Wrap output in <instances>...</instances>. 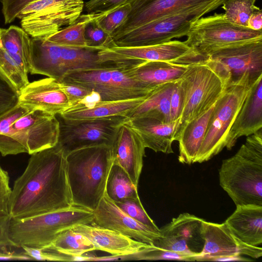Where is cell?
<instances>
[{"label":"cell","mask_w":262,"mask_h":262,"mask_svg":"<svg viewBox=\"0 0 262 262\" xmlns=\"http://www.w3.org/2000/svg\"><path fill=\"white\" fill-rule=\"evenodd\" d=\"M178 81L183 94V107L174 141L186 124L216 102L226 88L223 81L203 60L190 63Z\"/></svg>","instance_id":"cell-6"},{"label":"cell","mask_w":262,"mask_h":262,"mask_svg":"<svg viewBox=\"0 0 262 262\" xmlns=\"http://www.w3.org/2000/svg\"><path fill=\"white\" fill-rule=\"evenodd\" d=\"M71 228L88 238L97 250L111 255H124L136 253L149 245L93 224H79Z\"/></svg>","instance_id":"cell-21"},{"label":"cell","mask_w":262,"mask_h":262,"mask_svg":"<svg viewBox=\"0 0 262 262\" xmlns=\"http://www.w3.org/2000/svg\"><path fill=\"white\" fill-rule=\"evenodd\" d=\"M59 123L56 116L39 110H31L17 119L8 133L0 136L2 156L32 155L57 144Z\"/></svg>","instance_id":"cell-5"},{"label":"cell","mask_w":262,"mask_h":262,"mask_svg":"<svg viewBox=\"0 0 262 262\" xmlns=\"http://www.w3.org/2000/svg\"><path fill=\"white\" fill-rule=\"evenodd\" d=\"M60 47L64 75L75 71L124 67L121 62L108 59L105 49Z\"/></svg>","instance_id":"cell-28"},{"label":"cell","mask_w":262,"mask_h":262,"mask_svg":"<svg viewBox=\"0 0 262 262\" xmlns=\"http://www.w3.org/2000/svg\"><path fill=\"white\" fill-rule=\"evenodd\" d=\"M130 0H90L84 8L88 13H104L126 3Z\"/></svg>","instance_id":"cell-45"},{"label":"cell","mask_w":262,"mask_h":262,"mask_svg":"<svg viewBox=\"0 0 262 262\" xmlns=\"http://www.w3.org/2000/svg\"><path fill=\"white\" fill-rule=\"evenodd\" d=\"M223 81L225 87L248 80L252 84L262 76V39L213 50L203 59Z\"/></svg>","instance_id":"cell-7"},{"label":"cell","mask_w":262,"mask_h":262,"mask_svg":"<svg viewBox=\"0 0 262 262\" xmlns=\"http://www.w3.org/2000/svg\"><path fill=\"white\" fill-rule=\"evenodd\" d=\"M18 103L31 110L54 115L61 114L70 106L59 82L50 77L29 82L19 91Z\"/></svg>","instance_id":"cell-19"},{"label":"cell","mask_w":262,"mask_h":262,"mask_svg":"<svg viewBox=\"0 0 262 262\" xmlns=\"http://www.w3.org/2000/svg\"><path fill=\"white\" fill-rule=\"evenodd\" d=\"M175 82L163 84L152 90L144 98L141 103L127 115V117L130 119L149 117L164 122L172 121L170 99Z\"/></svg>","instance_id":"cell-30"},{"label":"cell","mask_w":262,"mask_h":262,"mask_svg":"<svg viewBox=\"0 0 262 262\" xmlns=\"http://www.w3.org/2000/svg\"><path fill=\"white\" fill-rule=\"evenodd\" d=\"M125 58L143 61H161L190 64L196 61L190 47L184 41L170 40L153 46L110 49Z\"/></svg>","instance_id":"cell-22"},{"label":"cell","mask_w":262,"mask_h":262,"mask_svg":"<svg viewBox=\"0 0 262 262\" xmlns=\"http://www.w3.org/2000/svg\"></svg>","instance_id":"cell-51"},{"label":"cell","mask_w":262,"mask_h":262,"mask_svg":"<svg viewBox=\"0 0 262 262\" xmlns=\"http://www.w3.org/2000/svg\"><path fill=\"white\" fill-rule=\"evenodd\" d=\"M257 0H226L222 4L224 17L236 25L248 27L249 18L257 6Z\"/></svg>","instance_id":"cell-35"},{"label":"cell","mask_w":262,"mask_h":262,"mask_svg":"<svg viewBox=\"0 0 262 262\" xmlns=\"http://www.w3.org/2000/svg\"><path fill=\"white\" fill-rule=\"evenodd\" d=\"M0 260H32L34 259L30 256L26 254L24 251L21 252H16L14 251L9 250L8 249L0 251Z\"/></svg>","instance_id":"cell-49"},{"label":"cell","mask_w":262,"mask_h":262,"mask_svg":"<svg viewBox=\"0 0 262 262\" xmlns=\"http://www.w3.org/2000/svg\"><path fill=\"white\" fill-rule=\"evenodd\" d=\"M58 82L70 106L90 100H99L97 94L83 86L63 81Z\"/></svg>","instance_id":"cell-43"},{"label":"cell","mask_w":262,"mask_h":262,"mask_svg":"<svg viewBox=\"0 0 262 262\" xmlns=\"http://www.w3.org/2000/svg\"><path fill=\"white\" fill-rule=\"evenodd\" d=\"M137 188L126 171L113 163L106 184L105 193L107 196L115 203L139 199Z\"/></svg>","instance_id":"cell-33"},{"label":"cell","mask_w":262,"mask_h":262,"mask_svg":"<svg viewBox=\"0 0 262 262\" xmlns=\"http://www.w3.org/2000/svg\"><path fill=\"white\" fill-rule=\"evenodd\" d=\"M131 67H116L75 71L61 81L83 86L94 92L101 101L140 98L149 92L132 75Z\"/></svg>","instance_id":"cell-8"},{"label":"cell","mask_w":262,"mask_h":262,"mask_svg":"<svg viewBox=\"0 0 262 262\" xmlns=\"http://www.w3.org/2000/svg\"><path fill=\"white\" fill-rule=\"evenodd\" d=\"M203 220L188 213L173 218L160 229V236L153 245L159 248L179 253L199 254L195 244L203 240L202 223ZM204 241V240H203Z\"/></svg>","instance_id":"cell-17"},{"label":"cell","mask_w":262,"mask_h":262,"mask_svg":"<svg viewBox=\"0 0 262 262\" xmlns=\"http://www.w3.org/2000/svg\"><path fill=\"white\" fill-rule=\"evenodd\" d=\"M248 28L253 30H262V11L256 7L248 21Z\"/></svg>","instance_id":"cell-50"},{"label":"cell","mask_w":262,"mask_h":262,"mask_svg":"<svg viewBox=\"0 0 262 262\" xmlns=\"http://www.w3.org/2000/svg\"><path fill=\"white\" fill-rule=\"evenodd\" d=\"M21 248L34 260L56 261H77V257L64 254L48 246L42 248L24 246Z\"/></svg>","instance_id":"cell-41"},{"label":"cell","mask_w":262,"mask_h":262,"mask_svg":"<svg viewBox=\"0 0 262 262\" xmlns=\"http://www.w3.org/2000/svg\"><path fill=\"white\" fill-rule=\"evenodd\" d=\"M35 1L37 0H2L5 23L13 21L26 6Z\"/></svg>","instance_id":"cell-44"},{"label":"cell","mask_w":262,"mask_h":262,"mask_svg":"<svg viewBox=\"0 0 262 262\" xmlns=\"http://www.w3.org/2000/svg\"><path fill=\"white\" fill-rule=\"evenodd\" d=\"M215 9L204 7L165 16L113 40L118 47H145L165 43L174 38L186 36L193 21Z\"/></svg>","instance_id":"cell-12"},{"label":"cell","mask_w":262,"mask_h":262,"mask_svg":"<svg viewBox=\"0 0 262 262\" xmlns=\"http://www.w3.org/2000/svg\"><path fill=\"white\" fill-rule=\"evenodd\" d=\"M0 71L19 92L29 82L0 42Z\"/></svg>","instance_id":"cell-38"},{"label":"cell","mask_w":262,"mask_h":262,"mask_svg":"<svg viewBox=\"0 0 262 262\" xmlns=\"http://www.w3.org/2000/svg\"><path fill=\"white\" fill-rule=\"evenodd\" d=\"M226 0H130L131 10L112 37L115 39L160 17L204 7L217 9Z\"/></svg>","instance_id":"cell-14"},{"label":"cell","mask_w":262,"mask_h":262,"mask_svg":"<svg viewBox=\"0 0 262 262\" xmlns=\"http://www.w3.org/2000/svg\"><path fill=\"white\" fill-rule=\"evenodd\" d=\"M47 246L77 258L78 256H82L85 253L97 250L88 238L74 231L72 228L62 231Z\"/></svg>","instance_id":"cell-34"},{"label":"cell","mask_w":262,"mask_h":262,"mask_svg":"<svg viewBox=\"0 0 262 262\" xmlns=\"http://www.w3.org/2000/svg\"><path fill=\"white\" fill-rule=\"evenodd\" d=\"M28 72L61 81L65 74L60 46L51 42L46 38H30Z\"/></svg>","instance_id":"cell-24"},{"label":"cell","mask_w":262,"mask_h":262,"mask_svg":"<svg viewBox=\"0 0 262 262\" xmlns=\"http://www.w3.org/2000/svg\"><path fill=\"white\" fill-rule=\"evenodd\" d=\"M18 103L11 109L0 116V136L6 135L12 124L19 117L31 111Z\"/></svg>","instance_id":"cell-46"},{"label":"cell","mask_w":262,"mask_h":262,"mask_svg":"<svg viewBox=\"0 0 262 262\" xmlns=\"http://www.w3.org/2000/svg\"><path fill=\"white\" fill-rule=\"evenodd\" d=\"M170 106L172 121L180 119L183 107V94L178 80L175 82L171 93Z\"/></svg>","instance_id":"cell-47"},{"label":"cell","mask_w":262,"mask_h":262,"mask_svg":"<svg viewBox=\"0 0 262 262\" xmlns=\"http://www.w3.org/2000/svg\"><path fill=\"white\" fill-rule=\"evenodd\" d=\"M231 233L243 243L254 246L262 243V206H236L224 222Z\"/></svg>","instance_id":"cell-26"},{"label":"cell","mask_w":262,"mask_h":262,"mask_svg":"<svg viewBox=\"0 0 262 262\" xmlns=\"http://www.w3.org/2000/svg\"><path fill=\"white\" fill-rule=\"evenodd\" d=\"M199 254H190L165 250L154 245L135 254V260H176L196 261Z\"/></svg>","instance_id":"cell-36"},{"label":"cell","mask_w":262,"mask_h":262,"mask_svg":"<svg viewBox=\"0 0 262 262\" xmlns=\"http://www.w3.org/2000/svg\"><path fill=\"white\" fill-rule=\"evenodd\" d=\"M145 97L119 101L98 100L79 103L70 106L59 115L63 119L71 121L93 119L113 116L127 117L132 110L141 103Z\"/></svg>","instance_id":"cell-25"},{"label":"cell","mask_w":262,"mask_h":262,"mask_svg":"<svg viewBox=\"0 0 262 262\" xmlns=\"http://www.w3.org/2000/svg\"><path fill=\"white\" fill-rule=\"evenodd\" d=\"M215 104L199 117L186 124L176 138V141L179 142L178 160L180 163H195Z\"/></svg>","instance_id":"cell-29"},{"label":"cell","mask_w":262,"mask_h":262,"mask_svg":"<svg viewBox=\"0 0 262 262\" xmlns=\"http://www.w3.org/2000/svg\"><path fill=\"white\" fill-rule=\"evenodd\" d=\"M130 10V4H124L110 11L101 13L96 19V22L101 29L112 36L125 20Z\"/></svg>","instance_id":"cell-39"},{"label":"cell","mask_w":262,"mask_h":262,"mask_svg":"<svg viewBox=\"0 0 262 262\" xmlns=\"http://www.w3.org/2000/svg\"><path fill=\"white\" fill-rule=\"evenodd\" d=\"M145 148L141 137L127 120L119 126L112 145L113 163L122 167L137 187Z\"/></svg>","instance_id":"cell-18"},{"label":"cell","mask_w":262,"mask_h":262,"mask_svg":"<svg viewBox=\"0 0 262 262\" xmlns=\"http://www.w3.org/2000/svg\"><path fill=\"white\" fill-rule=\"evenodd\" d=\"M115 203L129 216L160 233V229L148 215L139 198L127 199Z\"/></svg>","instance_id":"cell-40"},{"label":"cell","mask_w":262,"mask_h":262,"mask_svg":"<svg viewBox=\"0 0 262 262\" xmlns=\"http://www.w3.org/2000/svg\"><path fill=\"white\" fill-rule=\"evenodd\" d=\"M128 124L139 134L145 147L155 152L173 153L172 143L180 124V119L164 122L149 117L128 119Z\"/></svg>","instance_id":"cell-23"},{"label":"cell","mask_w":262,"mask_h":262,"mask_svg":"<svg viewBox=\"0 0 262 262\" xmlns=\"http://www.w3.org/2000/svg\"><path fill=\"white\" fill-rule=\"evenodd\" d=\"M96 19L90 21L85 26L84 38L86 47L98 49H108L116 47L112 36L97 24Z\"/></svg>","instance_id":"cell-37"},{"label":"cell","mask_w":262,"mask_h":262,"mask_svg":"<svg viewBox=\"0 0 262 262\" xmlns=\"http://www.w3.org/2000/svg\"><path fill=\"white\" fill-rule=\"evenodd\" d=\"M92 224L106 228L137 241L153 245L160 233L136 221L122 210L105 193L94 211Z\"/></svg>","instance_id":"cell-16"},{"label":"cell","mask_w":262,"mask_h":262,"mask_svg":"<svg viewBox=\"0 0 262 262\" xmlns=\"http://www.w3.org/2000/svg\"><path fill=\"white\" fill-rule=\"evenodd\" d=\"M84 5L83 0H37L26 6L17 18L31 37L47 38L72 24Z\"/></svg>","instance_id":"cell-11"},{"label":"cell","mask_w":262,"mask_h":262,"mask_svg":"<svg viewBox=\"0 0 262 262\" xmlns=\"http://www.w3.org/2000/svg\"><path fill=\"white\" fill-rule=\"evenodd\" d=\"M73 205L66 156L58 144L31 155L11 189L10 217H29Z\"/></svg>","instance_id":"cell-1"},{"label":"cell","mask_w":262,"mask_h":262,"mask_svg":"<svg viewBox=\"0 0 262 262\" xmlns=\"http://www.w3.org/2000/svg\"><path fill=\"white\" fill-rule=\"evenodd\" d=\"M202 234L204 245L196 261H220L226 257L247 256L259 258L261 247L249 245L237 239L225 223L217 224L203 220Z\"/></svg>","instance_id":"cell-15"},{"label":"cell","mask_w":262,"mask_h":262,"mask_svg":"<svg viewBox=\"0 0 262 262\" xmlns=\"http://www.w3.org/2000/svg\"><path fill=\"white\" fill-rule=\"evenodd\" d=\"M189 64L145 61L130 69L132 75L146 89L151 91L163 84L179 80Z\"/></svg>","instance_id":"cell-27"},{"label":"cell","mask_w":262,"mask_h":262,"mask_svg":"<svg viewBox=\"0 0 262 262\" xmlns=\"http://www.w3.org/2000/svg\"><path fill=\"white\" fill-rule=\"evenodd\" d=\"M262 127V76L250 88L229 132L226 148L230 150L242 136H249Z\"/></svg>","instance_id":"cell-20"},{"label":"cell","mask_w":262,"mask_h":262,"mask_svg":"<svg viewBox=\"0 0 262 262\" xmlns=\"http://www.w3.org/2000/svg\"><path fill=\"white\" fill-rule=\"evenodd\" d=\"M94 219V211L73 204L29 217L11 218L9 234L17 248H42L50 245L62 231L79 224H92Z\"/></svg>","instance_id":"cell-4"},{"label":"cell","mask_w":262,"mask_h":262,"mask_svg":"<svg viewBox=\"0 0 262 262\" xmlns=\"http://www.w3.org/2000/svg\"><path fill=\"white\" fill-rule=\"evenodd\" d=\"M73 204L94 211L103 196L113 164L112 146L81 148L66 156Z\"/></svg>","instance_id":"cell-3"},{"label":"cell","mask_w":262,"mask_h":262,"mask_svg":"<svg viewBox=\"0 0 262 262\" xmlns=\"http://www.w3.org/2000/svg\"><path fill=\"white\" fill-rule=\"evenodd\" d=\"M11 217L10 215L0 217V251L16 247L10 239L9 227Z\"/></svg>","instance_id":"cell-48"},{"label":"cell","mask_w":262,"mask_h":262,"mask_svg":"<svg viewBox=\"0 0 262 262\" xmlns=\"http://www.w3.org/2000/svg\"><path fill=\"white\" fill-rule=\"evenodd\" d=\"M101 14V13H88L80 15L72 24L61 29L46 39L51 42L60 46L87 47L84 38L85 26L88 23L98 18Z\"/></svg>","instance_id":"cell-32"},{"label":"cell","mask_w":262,"mask_h":262,"mask_svg":"<svg viewBox=\"0 0 262 262\" xmlns=\"http://www.w3.org/2000/svg\"><path fill=\"white\" fill-rule=\"evenodd\" d=\"M19 92L0 71V116L18 103Z\"/></svg>","instance_id":"cell-42"},{"label":"cell","mask_w":262,"mask_h":262,"mask_svg":"<svg viewBox=\"0 0 262 262\" xmlns=\"http://www.w3.org/2000/svg\"><path fill=\"white\" fill-rule=\"evenodd\" d=\"M30 37L22 29L10 26L7 29L0 28V42L20 71L28 77V58Z\"/></svg>","instance_id":"cell-31"},{"label":"cell","mask_w":262,"mask_h":262,"mask_svg":"<svg viewBox=\"0 0 262 262\" xmlns=\"http://www.w3.org/2000/svg\"><path fill=\"white\" fill-rule=\"evenodd\" d=\"M184 42L198 61L210 51L252 40L262 39V30H253L227 20L223 13L201 17L193 21Z\"/></svg>","instance_id":"cell-9"},{"label":"cell","mask_w":262,"mask_h":262,"mask_svg":"<svg viewBox=\"0 0 262 262\" xmlns=\"http://www.w3.org/2000/svg\"><path fill=\"white\" fill-rule=\"evenodd\" d=\"M59 123L57 144L65 156L91 146H112L119 126L128 118L123 116L79 121L67 120L56 115Z\"/></svg>","instance_id":"cell-13"},{"label":"cell","mask_w":262,"mask_h":262,"mask_svg":"<svg viewBox=\"0 0 262 262\" xmlns=\"http://www.w3.org/2000/svg\"><path fill=\"white\" fill-rule=\"evenodd\" d=\"M246 139L237 152L222 161L220 184L236 206H262V130Z\"/></svg>","instance_id":"cell-2"},{"label":"cell","mask_w":262,"mask_h":262,"mask_svg":"<svg viewBox=\"0 0 262 262\" xmlns=\"http://www.w3.org/2000/svg\"><path fill=\"white\" fill-rule=\"evenodd\" d=\"M252 85L245 80L225 88L215 104L195 163L209 160L226 147L229 132Z\"/></svg>","instance_id":"cell-10"}]
</instances>
